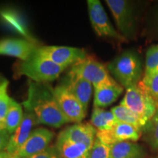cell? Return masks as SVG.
I'll return each instance as SVG.
<instances>
[{"instance_id":"20","label":"cell","mask_w":158,"mask_h":158,"mask_svg":"<svg viewBox=\"0 0 158 158\" xmlns=\"http://www.w3.org/2000/svg\"><path fill=\"white\" fill-rule=\"evenodd\" d=\"M23 114L22 106L13 99L5 118V129L10 135L14 133L21 124Z\"/></svg>"},{"instance_id":"10","label":"cell","mask_w":158,"mask_h":158,"mask_svg":"<svg viewBox=\"0 0 158 158\" xmlns=\"http://www.w3.org/2000/svg\"><path fill=\"white\" fill-rule=\"evenodd\" d=\"M141 134L142 132L134 126L117 121L109 130H97L96 138L102 143L112 146L121 142L137 141Z\"/></svg>"},{"instance_id":"26","label":"cell","mask_w":158,"mask_h":158,"mask_svg":"<svg viewBox=\"0 0 158 158\" xmlns=\"http://www.w3.org/2000/svg\"><path fill=\"white\" fill-rule=\"evenodd\" d=\"M88 158H111V146L102 143L96 138Z\"/></svg>"},{"instance_id":"4","label":"cell","mask_w":158,"mask_h":158,"mask_svg":"<svg viewBox=\"0 0 158 158\" xmlns=\"http://www.w3.org/2000/svg\"><path fill=\"white\" fill-rule=\"evenodd\" d=\"M120 105L135 114L145 126L157 112V106L154 99L138 84L126 89V93Z\"/></svg>"},{"instance_id":"31","label":"cell","mask_w":158,"mask_h":158,"mask_svg":"<svg viewBox=\"0 0 158 158\" xmlns=\"http://www.w3.org/2000/svg\"><path fill=\"white\" fill-rule=\"evenodd\" d=\"M11 158H19V157H16V156H15V155H12V157H11Z\"/></svg>"},{"instance_id":"9","label":"cell","mask_w":158,"mask_h":158,"mask_svg":"<svg viewBox=\"0 0 158 158\" xmlns=\"http://www.w3.org/2000/svg\"><path fill=\"white\" fill-rule=\"evenodd\" d=\"M54 94L57 103L65 117L70 122L80 123L86 112L75 97L62 84L54 88Z\"/></svg>"},{"instance_id":"8","label":"cell","mask_w":158,"mask_h":158,"mask_svg":"<svg viewBox=\"0 0 158 158\" xmlns=\"http://www.w3.org/2000/svg\"><path fill=\"white\" fill-rule=\"evenodd\" d=\"M88 11L91 23L100 37H110L124 42L126 39L114 29L110 22L101 2L98 0H88Z\"/></svg>"},{"instance_id":"32","label":"cell","mask_w":158,"mask_h":158,"mask_svg":"<svg viewBox=\"0 0 158 158\" xmlns=\"http://www.w3.org/2000/svg\"><path fill=\"white\" fill-rule=\"evenodd\" d=\"M156 106H157V112H158V102H156Z\"/></svg>"},{"instance_id":"19","label":"cell","mask_w":158,"mask_h":158,"mask_svg":"<svg viewBox=\"0 0 158 158\" xmlns=\"http://www.w3.org/2000/svg\"><path fill=\"white\" fill-rule=\"evenodd\" d=\"M116 122L117 120L111 111L94 107L91 117V124L97 130H109Z\"/></svg>"},{"instance_id":"16","label":"cell","mask_w":158,"mask_h":158,"mask_svg":"<svg viewBox=\"0 0 158 158\" xmlns=\"http://www.w3.org/2000/svg\"><path fill=\"white\" fill-rule=\"evenodd\" d=\"M55 146L60 158H88L91 150L84 144L71 141L60 133Z\"/></svg>"},{"instance_id":"27","label":"cell","mask_w":158,"mask_h":158,"mask_svg":"<svg viewBox=\"0 0 158 158\" xmlns=\"http://www.w3.org/2000/svg\"><path fill=\"white\" fill-rule=\"evenodd\" d=\"M26 158H60L56 146H49L46 149L37 155Z\"/></svg>"},{"instance_id":"29","label":"cell","mask_w":158,"mask_h":158,"mask_svg":"<svg viewBox=\"0 0 158 158\" xmlns=\"http://www.w3.org/2000/svg\"><path fill=\"white\" fill-rule=\"evenodd\" d=\"M11 154L7 152L4 151L2 153H0V158H11L12 157Z\"/></svg>"},{"instance_id":"22","label":"cell","mask_w":158,"mask_h":158,"mask_svg":"<svg viewBox=\"0 0 158 158\" xmlns=\"http://www.w3.org/2000/svg\"><path fill=\"white\" fill-rule=\"evenodd\" d=\"M142 133L143 134L144 141L152 149L158 150V112H156L146 126Z\"/></svg>"},{"instance_id":"30","label":"cell","mask_w":158,"mask_h":158,"mask_svg":"<svg viewBox=\"0 0 158 158\" xmlns=\"http://www.w3.org/2000/svg\"><path fill=\"white\" fill-rule=\"evenodd\" d=\"M0 130H6L5 122H0Z\"/></svg>"},{"instance_id":"13","label":"cell","mask_w":158,"mask_h":158,"mask_svg":"<svg viewBox=\"0 0 158 158\" xmlns=\"http://www.w3.org/2000/svg\"><path fill=\"white\" fill-rule=\"evenodd\" d=\"M80 102L86 112L92 94V85L85 79L68 72L62 84Z\"/></svg>"},{"instance_id":"7","label":"cell","mask_w":158,"mask_h":158,"mask_svg":"<svg viewBox=\"0 0 158 158\" xmlns=\"http://www.w3.org/2000/svg\"><path fill=\"white\" fill-rule=\"evenodd\" d=\"M35 54L64 68L72 66L76 62L87 56L83 49L56 45L39 46L35 51Z\"/></svg>"},{"instance_id":"5","label":"cell","mask_w":158,"mask_h":158,"mask_svg":"<svg viewBox=\"0 0 158 158\" xmlns=\"http://www.w3.org/2000/svg\"><path fill=\"white\" fill-rule=\"evenodd\" d=\"M69 72L86 80L94 88L116 83L109 75L107 68L91 56L73 64Z\"/></svg>"},{"instance_id":"12","label":"cell","mask_w":158,"mask_h":158,"mask_svg":"<svg viewBox=\"0 0 158 158\" xmlns=\"http://www.w3.org/2000/svg\"><path fill=\"white\" fill-rule=\"evenodd\" d=\"M34 41L26 39L0 40V55L16 57L21 61L28 59L38 48Z\"/></svg>"},{"instance_id":"18","label":"cell","mask_w":158,"mask_h":158,"mask_svg":"<svg viewBox=\"0 0 158 158\" xmlns=\"http://www.w3.org/2000/svg\"><path fill=\"white\" fill-rule=\"evenodd\" d=\"M147 152L142 146L132 141L111 146V158H145Z\"/></svg>"},{"instance_id":"24","label":"cell","mask_w":158,"mask_h":158,"mask_svg":"<svg viewBox=\"0 0 158 158\" xmlns=\"http://www.w3.org/2000/svg\"><path fill=\"white\" fill-rule=\"evenodd\" d=\"M9 81L0 76V122H5V118L12 99L7 93Z\"/></svg>"},{"instance_id":"1","label":"cell","mask_w":158,"mask_h":158,"mask_svg":"<svg viewBox=\"0 0 158 158\" xmlns=\"http://www.w3.org/2000/svg\"><path fill=\"white\" fill-rule=\"evenodd\" d=\"M23 106L26 110L34 114L37 124L58 128L70 122L57 103L54 88L47 83L29 82L27 98Z\"/></svg>"},{"instance_id":"3","label":"cell","mask_w":158,"mask_h":158,"mask_svg":"<svg viewBox=\"0 0 158 158\" xmlns=\"http://www.w3.org/2000/svg\"><path fill=\"white\" fill-rule=\"evenodd\" d=\"M65 69L34 53L28 59L18 64L16 73L34 82L47 83L56 79Z\"/></svg>"},{"instance_id":"17","label":"cell","mask_w":158,"mask_h":158,"mask_svg":"<svg viewBox=\"0 0 158 158\" xmlns=\"http://www.w3.org/2000/svg\"><path fill=\"white\" fill-rule=\"evenodd\" d=\"M94 89V107L100 108L110 106L115 102L124 90L123 86L117 82Z\"/></svg>"},{"instance_id":"14","label":"cell","mask_w":158,"mask_h":158,"mask_svg":"<svg viewBox=\"0 0 158 158\" xmlns=\"http://www.w3.org/2000/svg\"><path fill=\"white\" fill-rule=\"evenodd\" d=\"M37 124V120L34 114L26 110L21 124L15 132L10 135L9 143L5 151L13 155L24 143L32 131L33 126Z\"/></svg>"},{"instance_id":"21","label":"cell","mask_w":158,"mask_h":158,"mask_svg":"<svg viewBox=\"0 0 158 158\" xmlns=\"http://www.w3.org/2000/svg\"><path fill=\"white\" fill-rule=\"evenodd\" d=\"M110 111L118 122L133 125L140 131L143 132V128L145 127L143 121L135 114H134L132 110L128 109L125 106L118 105L112 108Z\"/></svg>"},{"instance_id":"6","label":"cell","mask_w":158,"mask_h":158,"mask_svg":"<svg viewBox=\"0 0 158 158\" xmlns=\"http://www.w3.org/2000/svg\"><path fill=\"white\" fill-rule=\"evenodd\" d=\"M106 4L115 19L120 34L125 39L135 34L136 20L131 4L125 0H106Z\"/></svg>"},{"instance_id":"28","label":"cell","mask_w":158,"mask_h":158,"mask_svg":"<svg viewBox=\"0 0 158 158\" xmlns=\"http://www.w3.org/2000/svg\"><path fill=\"white\" fill-rule=\"evenodd\" d=\"M10 135L6 130H0V153L5 151L7 149Z\"/></svg>"},{"instance_id":"2","label":"cell","mask_w":158,"mask_h":158,"mask_svg":"<svg viewBox=\"0 0 158 158\" xmlns=\"http://www.w3.org/2000/svg\"><path fill=\"white\" fill-rule=\"evenodd\" d=\"M108 70L118 84L128 89L137 86L142 76V63L137 53L126 51L108 64Z\"/></svg>"},{"instance_id":"25","label":"cell","mask_w":158,"mask_h":158,"mask_svg":"<svg viewBox=\"0 0 158 158\" xmlns=\"http://www.w3.org/2000/svg\"><path fill=\"white\" fill-rule=\"evenodd\" d=\"M138 85L147 91L155 102H158V74L151 77L143 76Z\"/></svg>"},{"instance_id":"15","label":"cell","mask_w":158,"mask_h":158,"mask_svg":"<svg viewBox=\"0 0 158 158\" xmlns=\"http://www.w3.org/2000/svg\"><path fill=\"white\" fill-rule=\"evenodd\" d=\"M60 134L71 141L84 144L92 149L96 139L97 130L90 123H76L65 128Z\"/></svg>"},{"instance_id":"11","label":"cell","mask_w":158,"mask_h":158,"mask_svg":"<svg viewBox=\"0 0 158 158\" xmlns=\"http://www.w3.org/2000/svg\"><path fill=\"white\" fill-rule=\"evenodd\" d=\"M54 134L50 130L39 127L31 131L24 143L13 155L19 158H26L37 155L49 147Z\"/></svg>"},{"instance_id":"23","label":"cell","mask_w":158,"mask_h":158,"mask_svg":"<svg viewBox=\"0 0 158 158\" xmlns=\"http://www.w3.org/2000/svg\"><path fill=\"white\" fill-rule=\"evenodd\" d=\"M158 74V44L150 46L146 54L144 77H151Z\"/></svg>"}]
</instances>
